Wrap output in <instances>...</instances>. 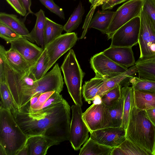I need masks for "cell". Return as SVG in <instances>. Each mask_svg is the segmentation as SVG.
I'll return each mask as SVG.
<instances>
[{
    "label": "cell",
    "instance_id": "36",
    "mask_svg": "<svg viewBox=\"0 0 155 155\" xmlns=\"http://www.w3.org/2000/svg\"><path fill=\"white\" fill-rule=\"evenodd\" d=\"M41 3L51 12L64 20V13L62 8L56 5L53 0H39Z\"/></svg>",
    "mask_w": 155,
    "mask_h": 155
},
{
    "label": "cell",
    "instance_id": "19",
    "mask_svg": "<svg viewBox=\"0 0 155 155\" xmlns=\"http://www.w3.org/2000/svg\"><path fill=\"white\" fill-rule=\"evenodd\" d=\"M5 57L8 64L20 74L23 75L30 71L31 68L29 64L16 50L10 48L6 50Z\"/></svg>",
    "mask_w": 155,
    "mask_h": 155
},
{
    "label": "cell",
    "instance_id": "11",
    "mask_svg": "<svg viewBox=\"0 0 155 155\" xmlns=\"http://www.w3.org/2000/svg\"><path fill=\"white\" fill-rule=\"evenodd\" d=\"M77 40L76 33H66L56 38L44 48L47 50L49 58L48 71L61 57L75 45Z\"/></svg>",
    "mask_w": 155,
    "mask_h": 155
},
{
    "label": "cell",
    "instance_id": "6",
    "mask_svg": "<svg viewBox=\"0 0 155 155\" xmlns=\"http://www.w3.org/2000/svg\"><path fill=\"white\" fill-rule=\"evenodd\" d=\"M140 26L138 39L139 58L155 55V24L142 10L140 16Z\"/></svg>",
    "mask_w": 155,
    "mask_h": 155
},
{
    "label": "cell",
    "instance_id": "15",
    "mask_svg": "<svg viewBox=\"0 0 155 155\" xmlns=\"http://www.w3.org/2000/svg\"><path fill=\"white\" fill-rule=\"evenodd\" d=\"M102 52L115 63L127 68L135 64L132 47H110Z\"/></svg>",
    "mask_w": 155,
    "mask_h": 155
},
{
    "label": "cell",
    "instance_id": "32",
    "mask_svg": "<svg viewBox=\"0 0 155 155\" xmlns=\"http://www.w3.org/2000/svg\"><path fill=\"white\" fill-rule=\"evenodd\" d=\"M49 58L47 50L44 49L43 51L35 65L31 68L32 73L37 80L44 77L48 71Z\"/></svg>",
    "mask_w": 155,
    "mask_h": 155
},
{
    "label": "cell",
    "instance_id": "16",
    "mask_svg": "<svg viewBox=\"0 0 155 155\" xmlns=\"http://www.w3.org/2000/svg\"><path fill=\"white\" fill-rule=\"evenodd\" d=\"M138 72L137 67L135 64L124 72L106 80L100 88L97 96L100 98L106 93L119 84H120L122 87L129 86V84H130L129 81L130 77Z\"/></svg>",
    "mask_w": 155,
    "mask_h": 155
},
{
    "label": "cell",
    "instance_id": "20",
    "mask_svg": "<svg viewBox=\"0 0 155 155\" xmlns=\"http://www.w3.org/2000/svg\"><path fill=\"white\" fill-rule=\"evenodd\" d=\"M115 12L110 10L98 11L88 25L87 29L94 28L106 34Z\"/></svg>",
    "mask_w": 155,
    "mask_h": 155
},
{
    "label": "cell",
    "instance_id": "8",
    "mask_svg": "<svg viewBox=\"0 0 155 155\" xmlns=\"http://www.w3.org/2000/svg\"><path fill=\"white\" fill-rule=\"evenodd\" d=\"M81 106L75 104L72 106V116L71 120L69 140L75 150H78L88 139L89 129L83 118Z\"/></svg>",
    "mask_w": 155,
    "mask_h": 155
},
{
    "label": "cell",
    "instance_id": "43",
    "mask_svg": "<svg viewBox=\"0 0 155 155\" xmlns=\"http://www.w3.org/2000/svg\"><path fill=\"white\" fill-rule=\"evenodd\" d=\"M146 111L149 119L155 125V108L146 110Z\"/></svg>",
    "mask_w": 155,
    "mask_h": 155
},
{
    "label": "cell",
    "instance_id": "24",
    "mask_svg": "<svg viewBox=\"0 0 155 155\" xmlns=\"http://www.w3.org/2000/svg\"><path fill=\"white\" fill-rule=\"evenodd\" d=\"M106 80L95 77L89 81H85L82 87V93L85 101L90 103L95 100Z\"/></svg>",
    "mask_w": 155,
    "mask_h": 155
},
{
    "label": "cell",
    "instance_id": "31",
    "mask_svg": "<svg viewBox=\"0 0 155 155\" xmlns=\"http://www.w3.org/2000/svg\"><path fill=\"white\" fill-rule=\"evenodd\" d=\"M0 108L9 110L11 112L17 109L11 92L5 82H0Z\"/></svg>",
    "mask_w": 155,
    "mask_h": 155
},
{
    "label": "cell",
    "instance_id": "1",
    "mask_svg": "<svg viewBox=\"0 0 155 155\" xmlns=\"http://www.w3.org/2000/svg\"><path fill=\"white\" fill-rule=\"evenodd\" d=\"M22 130L28 137L41 135L58 145L69 140L70 107L64 99L40 110L12 112Z\"/></svg>",
    "mask_w": 155,
    "mask_h": 155
},
{
    "label": "cell",
    "instance_id": "12",
    "mask_svg": "<svg viewBox=\"0 0 155 155\" xmlns=\"http://www.w3.org/2000/svg\"><path fill=\"white\" fill-rule=\"evenodd\" d=\"M82 118L90 133L108 127L107 107L101 102L93 103L83 113Z\"/></svg>",
    "mask_w": 155,
    "mask_h": 155
},
{
    "label": "cell",
    "instance_id": "27",
    "mask_svg": "<svg viewBox=\"0 0 155 155\" xmlns=\"http://www.w3.org/2000/svg\"><path fill=\"white\" fill-rule=\"evenodd\" d=\"M124 101L121 97L114 106L110 107H107L109 118L108 127H122L123 112Z\"/></svg>",
    "mask_w": 155,
    "mask_h": 155
},
{
    "label": "cell",
    "instance_id": "38",
    "mask_svg": "<svg viewBox=\"0 0 155 155\" xmlns=\"http://www.w3.org/2000/svg\"><path fill=\"white\" fill-rule=\"evenodd\" d=\"M55 91H48L40 94L37 101L35 104L28 110L21 111L36 110L41 109L46 101Z\"/></svg>",
    "mask_w": 155,
    "mask_h": 155
},
{
    "label": "cell",
    "instance_id": "35",
    "mask_svg": "<svg viewBox=\"0 0 155 155\" xmlns=\"http://www.w3.org/2000/svg\"><path fill=\"white\" fill-rule=\"evenodd\" d=\"M21 36L8 27L0 23V37L7 43H10Z\"/></svg>",
    "mask_w": 155,
    "mask_h": 155
},
{
    "label": "cell",
    "instance_id": "39",
    "mask_svg": "<svg viewBox=\"0 0 155 155\" xmlns=\"http://www.w3.org/2000/svg\"><path fill=\"white\" fill-rule=\"evenodd\" d=\"M18 14L23 16L27 15V12L21 0H5Z\"/></svg>",
    "mask_w": 155,
    "mask_h": 155
},
{
    "label": "cell",
    "instance_id": "23",
    "mask_svg": "<svg viewBox=\"0 0 155 155\" xmlns=\"http://www.w3.org/2000/svg\"><path fill=\"white\" fill-rule=\"evenodd\" d=\"M113 148L102 145L90 137L81 149L79 155H111Z\"/></svg>",
    "mask_w": 155,
    "mask_h": 155
},
{
    "label": "cell",
    "instance_id": "37",
    "mask_svg": "<svg viewBox=\"0 0 155 155\" xmlns=\"http://www.w3.org/2000/svg\"><path fill=\"white\" fill-rule=\"evenodd\" d=\"M142 9L155 24V0H143Z\"/></svg>",
    "mask_w": 155,
    "mask_h": 155
},
{
    "label": "cell",
    "instance_id": "2",
    "mask_svg": "<svg viewBox=\"0 0 155 155\" xmlns=\"http://www.w3.org/2000/svg\"><path fill=\"white\" fill-rule=\"evenodd\" d=\"M134 91L133 89L130 114L126 130V138L151 155H154L155 125L149 119L146 110L136 107Z\"/></svg>",
    "mask_w": 155,
    "mask_h": 155
},
{
    "label": "cell",
    "instance_id": "17",
    "mask_svg": "<svg viewBox=\"0 0 155 155\" xmlns=\"http://www.w3.org/2000/svg\"><path fill=\"white\" fill-rule=\"evenodd\" d=\"M0 23L8 27L18 34L27 38L31 42H34L30 36V32L24 22L18 18L16 15L1 12Z\"/></svg>",
    "mask_w": 155,
    "mask_h": 155
},
{
    "label": "cell",
    "instance_id": "4",
    "mask_svg": "<svg viewBox=\"0 0 155 155\" xmlns=\"http://www.w3.org/2000/svg\"><path fill=\"white\" fill-rule=\"evenodd\" d=\"M61 68L71 97L75 104L82 107V84L84 73L73 49H70L65 56Z\"/></svg>",
    "mask_w": 155,
    "mask_h": 155
},
{
    "label": "cell",
    "instance_id": "42",
    "mask_svg": "<svg viewBox=\"0 0 155 155\" xmlns=\"http://www.w3.org/2000/svg\"><path fill=\"white\" fill-rule=\"evenodd\" d=\"M129 0H108L102 5V10L112 9L116 5Z\"/></svg>",
    "mask_w": 155,
    "mask_h": 155
},
{
    "label": "cell",
    "instance_id": "21",
    "mask_svg": "<svg viewBox=\"0 0 155 155\" xmlns=\"http://www.w3.org/2000/svg\"><path fill=\"white\" fill-rule=\"evenodd\" d=\"M135 64L138 70V78L155 81V55L139 58Z\"/></svg>",
    "mask_w": 155,
    "mask_h": 155
},
{
    "label": "cell",
    "instance_id": "40",
    "mask_svg": "<svg viewBox=\"0 0 155 155\" xmlns=\"http://www.w3.org/2000/svg\"><path fill=\"white\" fill-rule=\"evenodd\" d=\"M6 51L3 45H0V82H5V64L4 55Z\"/></svg>",
    "mask_w": 155,
    "mask_h": 155
},
{
    "label": "cell",
    "instance_id": "14",
    "mask_svg": "<svg viewBox=\"0 0 155 155\" xmlns=\"http://www.w3.org/2000/svg\"><path fill=\"white\" fill-rule=\"evenodd\" d=\"M11 48L17 51L29 64L31 68L35 65L44 49L21 36L12 41Z\"/></svg>",
    "mask_w": 155,
    "mask_h": 155
},
{
    "label": "cell",
    "instance_id": "10",
    "mask_svg": "<svg viewBox=\"0 0 155 155\" xmlns=\"http://www.w3.org/2000/svg\"><path fill=\"white\" fill-rule=\"evenodd\" d=\"M91 67L95 77L107 80L126 71L127 68L119 65L110 60L102 52L97 54L90 59Z\"/></svg>",
    "mask_w": 155,
    "mask_h": 155
},
{
    "label": "cell",
    "instance_id": "48",
    "mask_svg": "<svg viewBox=\"0 0 155 155\" xmlns=\"http://www.w3.org/2000/svg\"><path fill=\"white\" fill-rule=\"evenodd\" d=\"M74 0V1H75V0Z\"/></svg>",
    "mask_w": 155,
    "mask_h": 155
},
{
    "label": "cell",
    "instance_id": "25",
    "mask_svg": "<svg viewBox=\"0 0 155 155\" xmlns=\"http://www.w3.org/2000/svg\"><path fill=\"white\" fill-rule=\"evenodd\" d=\"M151 155L126 139L118 147L113 148L111 154V155Z\"/></svg>",
    "mask_w": 155,
    "mask_h": 155
},
{
    "label": "cell",
    "instance_id": "9",
    "mask_svg": "<svg viewBox=\"0 0 155 155\" xmlns=\"http://www.w3.org/2000/svg\"><path fill=\"white\" fill-rule=\"evenodd\" d=\"M140 26V17H135L117 29L111 38L110 47H132L138 42Z\"/></svg>",
    "mask_w": 155,
    "mask_h": 155
},
{
    "label": "cell",
    "instance_id": "45",
    "mask_svg": "<svg viewBox=\"0 0 155 155\" xmlns=\"http://www.w3.org/2000/svg\"><path fill=\"white\" fill-rule=\"evenodd\" d=\"M91 5V7L95 8L97 6L102 5L108 0H89Z\"/></svg>",
    "mask_w": 155,
    "mask_h": 155
},
{
    "label": "cell",
    "instance_id": "18",
    "mask_svg": "<svg viewBox=\"0 0 155 155\" xmlns=\"http://www.w3.org/2000/svg\"><path fill=\"white\" fill-rule=\"evenodd\" d=\"M26 143L28 155H45L51 147L56 145L54 142L41 135L29 136Z\"/></svg>",
    "mask_w": 155,
    "mask_h": 155
},
{
    "label": "cell",
    "instance_id": "5",
    "mask_svg": "<svg viewBox=\"0 0 155 155\" xmlns=\"http://www.w3.org/2000/svg\"><path fill=\"white\" fill-rule=\"evenodd\" d=\"M64 82L61 68L58 63L41 78L36 81L34 86L25 93L17 105L18 110L29 102L31 98L48 91H55L60 93L63 90Z\"/></svg>",
    "mask_w": 155,
    "mask_h": 155
},
{
    "label": "cell",
    "instance_id": "30",
    "mask_svg": "<svg viewBox=\"0 0 155 155\" xmlns=\"http://www.w3.org/2000/svg\"><path fill=\"white\" fill-rule=\"evenodd\" d=\"M133 89L129 86L122 87L121 89V96L124 101L123 121L122 125L126 130L129 119L131 107V97Z\"/></svg>",
    "mask_w": 155,
    "mask_h": 155
},
{
    "label": "cell",
    "instance_id": "29",
    "mask_svg": "<svg viewBox=\"0 0 155 155\" xmlns=\"http://www.w3.org/2000/svg\"><path fill=\"white\" fill-rule=\"evenodd\" d=\"M84 9L80 1L78 6L74 11L67 22L64 26V30L66 33L72 32L76 29L81 22Z\"/></svg>",
    "mask_w": 155,
    "mask_h": 155
},
{
    "label": "cell",
    "instance_id": "28",
    "mask_svg": "<svg viewBox=\"0 0 155 155\" xmlns=\"http://www.w3.org/2000/svg\"><path fill=\"white\" fill-rule=\"evenodd\" d=\"M64 26L46 17L44 38V48L51 41L61 35Z\"/></svg>",
    "mask_w": 155,
    "mask_h": 155
},
{
    "label": "cell",
    "instance_id": "34",
    "mask_svg": "<svg viewBox=\"0 0 155 155\" xmlns=\"http://www.w3.org/2000/svg\"><path fill=\"white\" fill-rule=\"evenodd\" d=\"M122 87L119 84L108 91L100 98L101 102L108 107L114 106L121 97Z\"/></svg>",
    "mask_w": 155,
    "mask_h": 155
},
{
    "label": "cell",
    "instance_id": "13",
    "mask_svg": "<svg viewBox=\"0 0 155 155\" xmlns=\"http://www.w3.org/2000/svg\"><path fill=\"white\" fill-rule=\"evenodd\" d=\"M92 139L111 148L118 147L126 139V130L122 127H107L91 133Z\"/></svg>",
    "mask_w": 155,
    "mask_h": 155
},
{
    "label": "cell",
    "instance_id": "7",
    "mask_svg": "<svg viewBox=\"0 0 155 155\" xmlns=\"http://www.w3.org/2000/svg\"><path fill=\"white\" fill-rule=\"evenodd\" d=\"M143 0H129L115 12L106 33L108 39H111L115 31L125 23L140 17L142 9Z\"/></svg>",
    "mask_w": 155,
    "mask_h": 155
},
{
    "label": "cell",
    "instance_id": "33",
    "mask_svg": "<svg viewBox=\"0 0 155 155\" xmlns=\"http://www.w3.org/2000/svg\"><path fill=\"white\" fill-rule=\"evenodd\" d=\"M134 90L155 93V81L130 76L129 79Z\"/></svg>",
    "mask_w": 155,
    "mask_h": 155
},
{
    "label": "cell",
    "instance_id": "46",
    "mask_svg": "<svg viewBox=\"0 0 155 155\" xmlns=\"http://www.w3.org/2000/svg\"><path fill=\"white\" fill-rule=\"evenodd\" d=\"M17 155H28V148L26 142Z\"/></svg>",
    "mask_w": 155,
    "mask_h": 155
},
{
    "label": "cell",
    "instance_id": "26",
    "mask_svg": "<svg viewBox=\"0 0 155 155\" xmlns=\"http://www.w3.org/2000/svg\"><path fill=\"white\" fill-rule=\"evenodd\" d=\"M134 99L136 107L139 109L155 108V93L134 90Z\"/></svg>",
    "mask_w": 155,
    "mask_h": 155
},
{
    "label": "cell",
    "instance_id": "41",
    "mask_svg": "<svg viewBox=\"0 0 155 155\" xmlns=\"http://www.w3.org/2000/svg\"><path fill=\"white\" fill-rule=\"evenodd\" d=\"M64 99L61 95L57 91H55L46 101L42 108H45L62 101Z\"/></svg>",
    "mask_w": 155,
    "mask_h": 155
},
{
    "label": "cell",
    "instance_id": "22",
    "mask_svg": "<svg viewBox=\"0 0 155 155\" xmlns=\"http://www.w3.org/2000/svg\"><path fill=\"white\" fill-rule=\"evenodd\" d=\"M34 15L36 18V21L34 27L29 33V35L34 42L44 49V34L46 17L42 9Z\"/></svg>",
    "mask_w": 155,
    "mask_h": 155
},
{
    "label": "cell",
    "instance_id": "3",
    "mask_svg": "<svg viewBox=\"0 0 155 155\" xmlns=\"http://www.w3.org/2000/svg\"><path fill=\"white\" fill-rule=\"evenodd\" d=\"M28 137L11 111L0 108V155H17Z\"/></svg>",
    "mask_w": 155,
    "mask_h": 155
},
{
    "label": "cell",
    "instance_id": "44",
    "mask_svg": "<svg viewBox=\"0 0 155 155\" xmlns=\"http://www.w3.org/2000/svg\"><path fill=\"white\" fill-rule=\"evenodd\" d=\"M27 12V14L33 13L31 9V0H21Z\"/></svg>",
    "mask_w": 155,
    "mask_h": 155
},
{
    "label": "cell",
    "instance_id": "47",
    "mask_svg": "<svg viewBox=\"0 0 155 155\" xmlns=\"http://www.w3.org/2000/svg\"><path fill=\"white\" fill-rule=\"evenodd\" d=\"M154 155H155V145L154 150Z\"/></svg>",
    "mask_w": 155,
    "mask_h": 155
}]
</instances>
